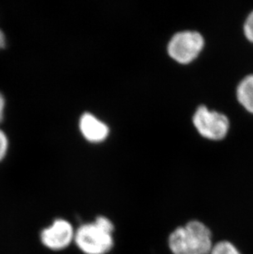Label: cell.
<instances>
[{"mask_svg":"<svg viewBox=\"0 0 253 254\" xmlns=\"http://www.w3.org/2000/svg\"><path fill=\"white\" fill-rule=\"evenodd\" d=\"M5 45L4 35L2 33V31L0 30V49H2Z\"/></svg>","mask_w":253,"mask_h":254,"instance_id":"12","label":"cell"},{"mask_svg":"<svg viewBox=\"0 0 253 254\" xmlns=\"http://www.w3.org/2000/svg\"><path fill=\"white\" fill-rule=\"evenodd\" d=\"M80 128L84 137L92 142H99L107 137L109 128L91 114L82 115L80 121Z\"/></svg>","mask_w":253,"mask_h":254,"instance_id":"6","label":"cell"},{"mask_svg":"<svg viewBox=\"0 0 253 254\" xmlns=\"http://www.w3.org/2000/svg\"><path fill=\"white\" fill-rule=\"evenodd\" d=\"M244 34L247 39L253 43V12L249 15L244 24Z\"/></svg>","mask_w":253,"mask_h":254,"instance_id":"9","label":"cell"},{"mask_svg":"<svg viewBox=\"0 0 253 254\" xmlns=\"http://www.w3.org/2000/svg\"><path fill=\"white\" fill-rule=\"evenodd\" d=\"M75 230L72 225L63 219H57L52 225L42 230L41 242L50 250L59 251L66 249L74 241Z\"/></svg>","mask_w":253,"mask_h":254,"instance_id":"5","label":"cell"},{"mask_svg":"<svg viewBox=\"0 0 253 254\" xmlns=\"http://www.w3.org/2000/svg\"><path fill=\"white\" fill-rule=\"evenodd\" d=\"M204 39L196 31L176 34L169 44L170 56L180 64H189L195 60L202 50Z\"/></svg>","mask_w":253,"mask_h":254,"instance_id":"3","label":"cell"},{"mask_svg":"<svg viewBox=\"0 0 253 254\" xmlns=\"http://www.w3.org/2000/svg\"><path fill=\"white\" fill-rule=\"evenodd\" d=\"M114 224L105 216H98L91 223L83 224L75 231L74 241L86 254H106L114 246Z\"/></svg>","mask_w":253,"mask_h":254,"instance_id":"2","label":"cell"},{"mask_svg":"<svg viewBox=\"0 0 253 254\" xmlns=\"http://www.w3.org/2000/svg\"><path fill=\"white\" fill-rule=\"evenodd\" d=\"M237 98L247 111L253 114V74L242 80L237 88Z\"/></svg>","mask_w":253,"mask_h":254,"instance_id":"7","label":"cell"},{"mask_svg":"<svg viewBox=\"0 0 253 254\" xmlns=\"http://www.w3.org/2000/svg\"><path fill=\"white\" fill-rule=\"evenodd\" d=\"M211 238L207 226L191 221L171 233L169 246L173 254H210L213 247Z\"/></svg>","mask_w":253,"mask_h":254,"instance_id":"1","label":"cell"},{"mask_svg":"<svg viewBox=\"0 0 253 254\" xmlns=\"http://www.w3.org/2000/svg\"><path fill=\"white\" fill-rule=\"evenodd\" d=\"M4 99H3V97H2V95L0 94V122L2 121V117H3V111H4Z\"/></svg>","mask_w":253,"mask_h":254,"instance_id":"11","label":"cell"},{"mask_svg":"<svg viewBox=\"0 0 253 254\" xmlns=\"http://www.w3.org/2000/svg\"><path fill=\"white\" fill-rule=\"evenodd\" d=\"M7 146H8V142H7V137L4 134V132H2V130H0V161L4 158L5 155L7 153Z\"/></svg>","mask_w":253,"mask_h":254,"instance_id":"10","label":"cell"},{"mask_svg":"<svg viewBox=\"0 0 253 254\" xmlns=\"http://www.w3.org/2000/svg\"><path fill=\"white\" fill-rule=\"evenodd\" d=\"M210 254H241L231 243L222 241L213 245Z\"/></svg>","mask_w":253,"mask_h":254,"instance_id":"8","label":"cell"},{"mask_svg":"<svg viewBox=\"0 0 253 254\" xmlns=\"http://www.w3.org/2000/svg\"><path fill=\"white\" fill-rule=\"evenodd\" d=\"M193 124L201 136L210 140L223 139L229 128V121L225 115L209 111L204 106L196 110Z\"/></svg>","mask_w":253,"mask_h":254,"instance_id":"4","label":"cell"}]
</instances>
